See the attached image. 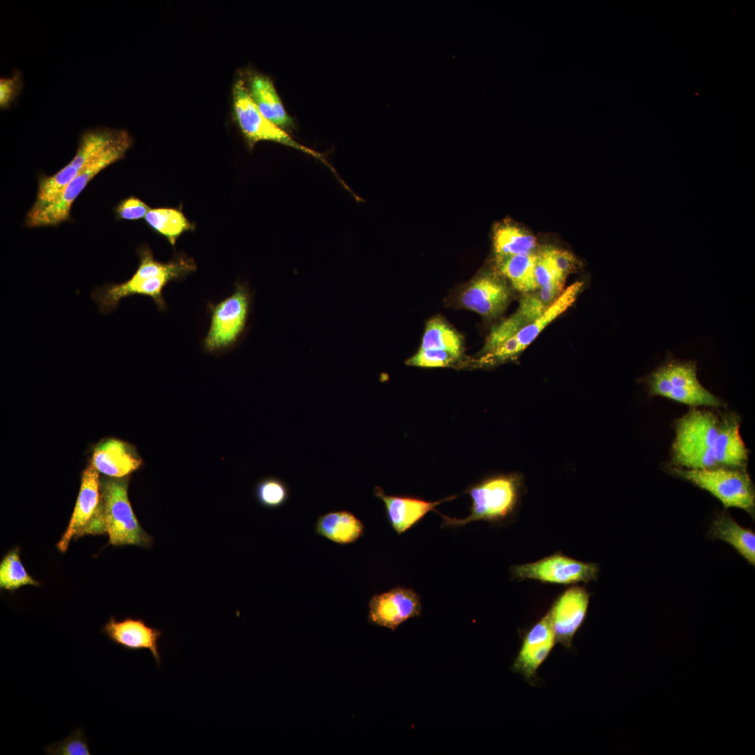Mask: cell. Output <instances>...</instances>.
<instances>
[{
  "label": "cell",
  "mask_w": 755,
  "mask_h": 755,
  "mask_svg": "<svg viewBox=\"0 0 755 755\" xmlns=\"http://www.w3.org/2000/svg\"><path fill=\"white\" fill-rule=\"evenodd\" d=\"M493 241L496 259L532 253L537 245L533 236L510 224L500 225L495 229Z\"/></svg>",
  "instance_id": "cell-27"
},
{
  "label": "cell",
  "mask_w": 755,
  "mask_h": 755,
  "mask_svg": "<svg viewBox=\"0 0 755 755\" xmlns=\"http://www.w3.org/2000/svg\"><path fill=\"white\" fill-rule=\"evenodd\" d=\"M583 282L577 281L562 292L560 296L536 319L527 324L513 336L492 350L493 357L503 363L524 351L556 317L568 310L581 292Z\"/></svg>",
  "instance_id": "cell-11"
},
{
  "label": "cell",
  "mask_w": 755,
  "mask_h": 755,
  "mask_svg": "<svg viewBox=\"0 0 755 755\" xmlns=\"http://www.w3.org/2000/svg\"><path fill=\"white\" fill-rule=\"evenodd\" d=\"M145 220L153 231L164 237L173 246L182 234L195 229L180 210L173 208L150 209Z\"/></svg>",
  "instance_id": "cell-26"
},
{
  "label": "cell",
  "mask_w": 755,
  "mask_h": 755,
  "mask_svg": "<svg viewBox=\"0 0 755 755\" xmlns=\"http://www.w3.org/2000/svg\"><path fill=\"white\" fill-rule=\"evenodd\" d=\"M521 488L522 479L517 474L498 475L484 480L466 491L472 501L470 515L457 519L440 514L443 526L456 528L477 521H502L513 512Z\"/></svg>",
  "instance_id": "cell-5"
},
{
  "label": "cell",
  "mask_w": 755,
  "mask_h": 755,
  "mask_svg": "<svg viewBox=\"0 0 755 755\" xmlns=\"http://www.w3.org/2000/svg\"><path fill=\"white\" fill-rule=\"evenodd\" d=\"M24 87L22 75L20 71H13L11 76L0 79V108L9 109L16 101Z\"/></svg>",
  "instance_id": "cell-33"
},
{
  "label": "cell",
  "mask_w": 755,
  "mask_h": 755,
  "mask_svg": "<svg viewBox=\"0 0 755 755\" xmlns=\"http://www.w3.org/2000/svg\"><path fill=\"white\" fill-rule=\"evenodd\" d=\"M232 109L233 119L250 148L259 141H273L312 156L336 173L323 154L297 142L284 129L266 118L251 99L245 82L241 79L237 80L233 86Z\"/></svg>",
  "instance_id": "cell-7"
},
{
  "label": "cell",
  "mask_w": 755,
  "mask_h": 755,
  "mask_svg": "<svg viewBox=\"0 0 755 755\" xmlns=\"http://www.w3.org/2000/svg\"><path fill=\"white\" fill-rule=\"evenodd\" d=\"M697 371L696 360H680L668 353L666 361L640 381L649 396H662L691 408L724 406L699 382Z\"/></svg>",
  "instance_id": "cell-3"
},
{
  "label": "cell",
  "mask_w": 755,
  "mask_h": 755,
  "mask_svg": "<svg viewBox=\"0 0 755 755\" xmlns=\"http://www.w3.org/2000/svg\"><path fill=\"white\" fill-rule=\"evenodd\" d=\"M255 496L258 503L266 508H277L283 505L289 498L286 484L279 478L265 477L256 485Z\"/></svg>",
  "instance_id": "cell-30"
},
{
  "label": "cell",
  "mask_w": 755,
  "mask_h": 755,
  "mask_svg": "<svg viewBox=\"0 0 755 755\" xmlns=\"http://www.w3.org/2000/svg\"><path fill=\"white\" fill-rule=\"evenodd\" d=\"M457 359L450 353L440 350H422L410 357L406 364L425 368L447 367L456 362Z\"/></svg>",
  "instance_id": "cell-32"
},
{
  "label": "cell",
  "mask_w": 755,
  "mask_h": 755,
  "mask_svg": "<svg viewBox=\"0 0 755 755\" xmlns=\"http://www.w3.org/2000/svg\"><path fill=\"white\" fill-rule=\"evenodd\" d=\"M128 486L127 477L100 481L101 533L108 534L113 545L149 548L153 538L143 530L134 512Z\"/></svg>",
  "instance_id": "cell-4"
},
{
  "label": "cell",
  "mask_w": 755,
  "mask_h": 755,
  "mask_svg": "<svg viewBox=\"0 0 755 755\" xmlns=\"http://www.w3.org/2000/svg\"><path fill=\"white\" fill-rule=\"evenodd\" d=\"M374 494L382 501L388 521L398 535L410 529L440 504L456 497L452 496L438 501H426L415 498L387 495L380 487L375 488Z\"/></svg>",
  "instance_id": "cell-18"
},
{
  "label": "cell",
  "mask_w": 755,
  "mask_h": 755,
  "mask_svg": "<svg viewBox=\"0 0 755 755\" xmlns=\"http://www.w3.org/2000/svg\"><path fill=\"white\" fill-rule=\"evenodd\" d=\"M132 143L131 138L118 144L81 171L53 201L38 209L31 208L27 215V226H54L69 220L73 202L88 183L102 170L122 159Z\"/></svg>",
  "instance_id": "cell-8"
},
{
  "label": "cell",
  "mask_w": 755,
  "mask_h": 755,
  "mask_svg": "<svg viewBox=\"0 0 755 755\" xmlns=\"http://www.w3.org/2000/svg\"><path fill=\"white\" fill-rule=\"evenodd\" d=\"M709 534L713 539L729 543L751 565H755V533L740 526L731 516H717L711 524Z\"/></svg>",
  "instance_id": "cell-24"
},
{
  "label": "cell",
  "mask_w": 755,
  "mask_h": 755,
  "mask_svg": "<svg viewBox=\"0 0 755 755\" xmlns=\"http://www.w3.org/2000/svg\"><path fill=\"white\" fill-rule=\"evenodd\" d=\"M548 307L541 300L538 292L524 294L517 311L492 329L483 349V354L492 350L513 336L523 327L538 318Z\"/></svg>",
  "instance_id": "cell-22"
},
{
  "label": "cell",
  "mask_w": 755,
  "mask_h": 755,
  "mask_svg": "<svg viewBox=\"0 0 755 755\" xmlns=\"http://www.w3.org/2000/svg\"><path fill=\"white\" fill-rule=\"evenodd\" d=\"M669 470L673 475L710 493L726 508H738L754 517V488L746 469L724 466L687 469L674 466Z\"/></svg>",
  "instance_id": "cell-6"
},
{
  "label": "cell",
  "mask_w": 755,
  "mask_h": 755,
  "mask_svg": "<svg viewBox=\"0 0 755 755\" xmlns=\"http://www.w3.org/2000/svg\"><path fill=\"white\" fill-rule=\"evenodd\" d=\"M138 253V266L129 280L119 284H106L92 290V299L101 313L114 311L122 299L134 295L150 297L160 311H165L164 287L171 281L184 278L196 268L193 259L184 255L175 256L163 263L154 259L148 246H142Z\"/></svg>",
  "instance_id": "cell-1"
},
{
  "label": "cell",
  "mask_w": 755,
  "mask_h": 755,
  "mask_svg": "<svg viewBox=\"0 0 755 755\" xmlns=\"http://www.w3.org/2000/svg\"><path fill=\"white\" fill-rule=\"evenodd\" d=\"M590 594L582 587L573 586L553 603L551 612L556 642L570 649L573 637L585 619Z\"/></svg>",
  "instance_id": "cell-15"
},
{
  "label": "cell",
  "mask_w": 755,
  "mask_h": 755,
  "mask_svg": "<svg viewBox=\"0 0 755 755\" xmlns=\"http://www.w3.org/2000/svg\"><path fill=\"white\" fill-rule=\"evenodd\" d=\"M251 295L247 287L237 284L234 292L215 305L210 304V324L204 349L217 352L233 346L244 333L250 315Z\"/></svg>",
  "instance_id": "cell-9"
},
{
  "label": "cell",
  "mask_w": 755,
  "mask_h": 755,
  "mask_svg": "<svg viewBox=\"0 0 755 755\" xmlns=\"http://www.w3.org/2000/svg\"><path fill=\"white\" fill-rule=\"evenodd\" d=\"M101 504L100 481L97 470L92 465L83 472L76 506L66 531L57 546L62 552L66 551L71 540L88 535L97 517Z\"/></svg>",
  "instance_id": "cell-14"
},
{
  "label": "cell",
  "mask_w": 755,
  "mask_h": 755,
  "mask_svg": "<svg viewBox=\"0 0 755 755\" xmlns=\"http://www.w3.org/2000/svg\"><path fill=\"white\" fill-rule=\"evenodd\" d=\"M510 297L507 284L498 276L487 274L475 280L465 289L461 301L465 308L482 316L494 317L504 311Z\"/></svg>",
  "instance_id": "cell-17"
},
{
  "label": "cell",
  "mask_w": 755,
  "mask_h": 755,
  "mask_svg": "<svg viewBox=\"0 0 755 755\" xmlns=\"http://www.w3.org/2000/svg\"><path fill=\"white\" fill-rule=\"evenodd\" d=\"M151 208L142 200L130 196L122 200L115 208L117 216L121 219L134 221L142 219Z\"/></svg>",
  "instance_id": "cell-34"
},
{
  "label": "cell",
  "mask_w": 755,
  "mask_h": 755,
  "mask_svg": "<svg viewBox=\"0 0 755 755\" xmlns=\"http://www.w3.org/2000/svg\"><path fill=\"white\" fill-rule=\"evenodd\" d=\"M49 755H89L87 738L82 729H77L64 740L45 747Z\"/></svg>",
  "instance_id": "cell-31"
},
{
  "label": "cell",
  "mask_w": 755,
  "mask_h": 755,
  "mask_svg": "<svg viewBox=\"0 0 755 755\" xmlns=\"http://www.w3.org/2000/svg\"><path fill=\"white\" fill-rule=\"evenodd\" d=\"M557 272L563 278L575 267L577 261L568 251L552 247L544 249Z\"/></svg>",
  "instance_id": "cell-36"
},
{
  "label": "cell",
  "mask_w": 755,
  "mask_h": 755,
  "mask_svg": "<svg viewBox=\"0 0 755 755\" xmlns=\"http://www.w3.org/2000/svg\"><path fill=\"white\" fill-rule=\"evenodd\" d=\"M420 349L444 350L459 359L462 353V341L446 323L434 318L426 324Z\"/></svg>",
  "instance_id": "cell-28"
},
{
  "label": "cell",
  "mask_w": 755,
  "mask_h": 755,
  "mask_svg": "<svg viewBox=\"0 0 755 755\" xmlns=\"http://www.w3.org/2000/svg\"><path fill=\"white\" fill-rule=\"evenodd\" d=\"M24 585H39L26 571L21 562L19 549L9 552L0 564V587L1 589L15 591Z\"/></svg>",
  "instance_id": "cell-29"
},
{
  "label": "cell",
  "mask_w": 755,
  "mask_h": 755,
  "mask_svg": "<svg viewBox=\"0 0 755 755\" xmlns=\"http://www.w3.org/2000/svg\"><path fill=\"white\" fill-rule=\"evenodd\" d=\"M511 571L512 576L519 580L528 579L544 583L573 584L596 580L599 568L595 563L580 561L558 553L533 563L515 566Z\"/></svg>",
  "instance_id": "cell-10"
},
{
  "label": "cell",
  "mask_w": 755,
  "mask_h": 755,
  "mask_svg": "<svg viewBox=\"0 0 755 755\" xmlns=\"http://www.w3.org/2000/svg\"><path fill=\"white\" fill-rule=\"evenodd\" d=\"M719 418L707 410L691 408L675 422V438L672 445L675 466L687 469L717 466L714 446Z\"/></svg>",
  "instance_id": "cell-2"
},
{
  "label": "cell",
  "mask_w": 755,
  "mask_h": 755,
  "mask_svg": "<svg viewBox=\"0 0 755 755\" xmlns=\"http://www.w3.org/2000/svg\"><path fill=\"white\" fill-rule=\"evenodd\" d=\"M551 612L549 610L522 635V645L511 666L529 684L538 681L537 670L550 654L555 644Z\"/></svg>",
  "instance_id": "cell-12"
},
{
  "label": "cell",
  "mask_w": 755,
  "mask_h": 755,
  "mask_svg": "<svg viewBox=\"0 0 755 755\" xmlns=\"http://www.w3.org/2000/svg\"><path fill=\"white\" fill-rule=\"evenodd\" d=\"M422 611L420 597L413 589L396 587L371 598L368 620L394 631L405 621L420 616Z\"/></svg>",
  "instance_id": "cell-13"
},
{
  "label": "cell",
  "mask_w": 755,
  "mask_h": 755,
  "mask_svg": "<svg viewBox=\"0 0 755 755\" xmlns=\"http://www.w3.org/2000/svg\"><path fill=\"white\" fill-rule=\"evenodd\" d=\"M317 534L340 545L356 542L364 533V525L348 511H335L320 516L315 524Z\"/></svg>",
  "instance_id": "cell-23"
},
{
  "label": "cell",
  "mask_w": 755,
  "mask_h": 755,
  "mask_svg": "<svg viewBox=\"0 0 755 755\" xmlns=\"http://www.w3.org/2000/svg\"><path fill=\"white\" fill-rule=\"evenodd\" d=\"M245 85L251 99L266 118L284 130L294 127L293 120L268 76L261 73L250 75Z\"/></svg>",
  "instance_id": "cell-21"
},
{
  "label": "cell",
  "mask_w": 755,
  "mask_h": 755,
  "mask_svg": "<svg viewBox=\"0 0 755 755\" xmlns=\"http://www.w3.org/2000/svg\"><path fill=\"white\" fill-rule=\"evenodd\" d=\"M142 464L143 461L135 449L117 439H109L99 443L92 456L94 468L110 477H124L138 470Z\"/></svg>",
  "instance_id": "cell-19"
},
{
  "label": "cell",
  "mask_w": 755,
  "mask_h": 755,
  "mask_svg": "<svg viewBox=\"0 0 755 755\" xmlns=\"http://www.w3.org/2000/svg\"><path fill=\"white\" fill-rule=\"evenodd\" d=\"M101 633L110 642L125 650L134 652L148 649L157 665L161 666L159 641L162 631L148 626L143 619L126 617L119 621L112 616L103 626Z\"/></svg>",
  "instance_id": "cell-16"
},
{
  "label": "cell",
  "mask_w": 755,
  "mask_h": 755,
  "mask_svg": "<svg viewBox=\"0 0 755 755\" xmlns=\"http://www.w3.org/2000/svg\"><path fill=\"white\" fill-rule=\"evenodd\" d=\"M538 254L532 252L496 259L500 272L507 278L514 289L523 294L538 289L535 277Z\"/></svg>",
  "instance_id": "cell-25"
},
{
  "label": "cell",
  "mask_w": 755,
  "mask_h": 755,
  "mask_svg": "<svg viewBox=\"0 0 755 755\" xmlns=\"http://www.w3.org/2000/svg\"><path fill=\"white\" fill-rule=\"evenodd\" d=\"M740 418L728 413L719 418L718 433L714 446L717 466L746 469L748 450L740 433Z\"/></svg>",
  "instance_id": "cell-20"
},
{
  "label": "cell",
  "mask_w": 755,
  "mask_h": 755,
  "mask_svg": "<svg viewBox=\"0 0 755 755\" xmlns=\"http://www.w3.org/2000/svg\"><path fill=\"white\" fill-rule=\"evenodd\" d=\"M535 277L538 289L553 281H565L566 280L557 272L544 250L538 254L535 266Z\"/></svg>",
  "instance_id": "cell-35"
}]
</instances>
